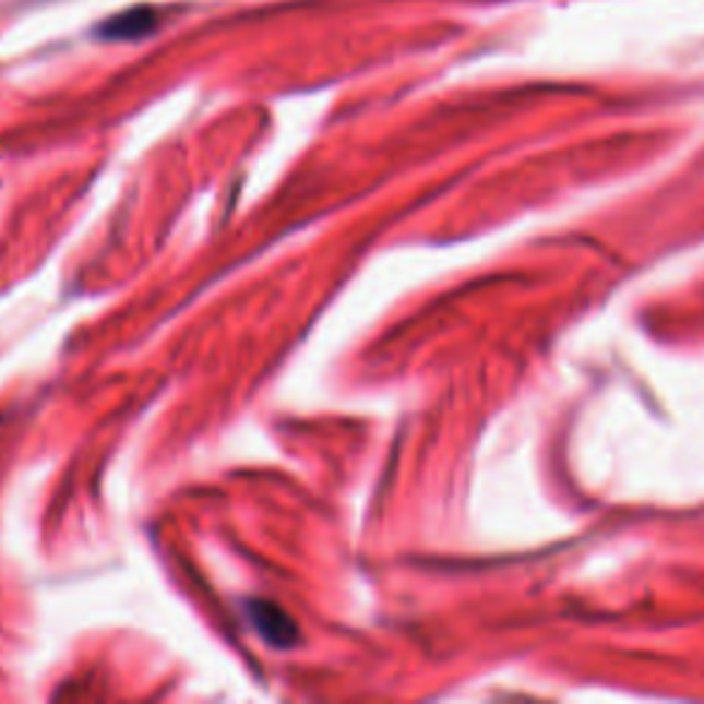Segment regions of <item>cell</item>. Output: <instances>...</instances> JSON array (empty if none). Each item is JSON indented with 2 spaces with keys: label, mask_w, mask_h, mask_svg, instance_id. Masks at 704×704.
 <instances>
[{
  "label": "cell",
  "mask_w": 704,
  "mask_h": 704,
  "mask_svg": "<svg viewBox=\"0 0 704 704\" xmlns=\"http://www.w3.org/2000/svg\"><path fill=\"white\" fill-rule=\"evenodd\" d=\"M251 622L256 624L259 636L264 642L275 644V647H293L298 642V624L287 617V613L281 611L278 606L273 602H251Z\"/></svg>",
  "instance_id": "6da1fadb"
},
{
  "label": "cell",
  "mask_w": 704,
  "mask_h": 704,
  "mask_svg": "<svg viewBox=\"0 0 704 704\" xmlns=\"http://www.w3.org/2000/svg\"><path fill=\"white\" fill-rule=\"evenodd\" d=\"M160 25V17H157L155 9H130L124 14H116L108 23L99 28V36L103 39H141V36H150L152 31Z\"/></svg>",
  "instance_id": "7a4b0ae2"
}]
</instances>
